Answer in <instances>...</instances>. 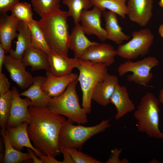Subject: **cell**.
<instances>
[{"mask_svg": "<svg viewBox=\"0 0 163 163\" xmlns=\"http://www.w3.org/2000/svg\"><path fill=\"white\" fill-rule=\"evenodd\" d=\"M11 90V106L6 129L16 127L24 122L29 123L31 118L28 111L30 100L27 97L24 99L21 98L18 91L15 87Z\"/></svg>", "mask_w": 163, "mask_h": 163, "instance_id": "9c48e42d", "label": "cell"}, {"mask_svg": "<svg viewBox=\"0 0 163 163\" xmlns=\"http://www.w3.org/2000/svg\"><path fill=\"white\" fill-rule=\"evenodd\" d=\"M158 99L160 103L163 105V88L161 89L159 92Z\"/></svg>", "mask_w": 163, "mask_h": 163, "instance_id": "ab89813d", "label": "cell"}, {"mask_svg": "<svg viewBox=\"0 0 163 163\" xmlns=\"http://www.w3.org/2000/svg\"><path fill=\"white\" fill-rule=\"evenodd\" d=\"M105 21V30L107 39L118 45H120L124 41L129 40L130 37L125 34L119 24L117 14L110 11H103Z\"/></svg>", "mask_w": 163, "mask_h": 163, "instance_id": "44dd1931", "label": "cell"}, {"mask_svg": "<svg viewBox=\"0 0 163 163\" xmlns=\"http://www.w3.org/2000/svg\"><path fill=\"white\" fill-rule=\"evenodd\" d=\"M110 103L113 104L116 109L117 113L115 118L117 120L135 109V105L129 97L126 87L119 84L111 96Z\"/></svg>", "mask_w": 163, "mask_h": 163, "instance_id": "ffe728a7", "label": "cell"}, {"mask_svg": "<svg viewBox=\"0 0 163 163\" xmlns=\"http://www.w3.org/2000/svg\"><path fill=\"white\" fill-rule=\"evenodd\" d=\"M117 55V50L110 44L98 43L87 48L79 59L103 63L108 67L114 63Z\"/></svg>", "mask_w": 163, "mask_h": 163, "instance_id": "7c38bea8", "label": "cell"}, {"mask_svg": "<svg viewBox=\"0 0 163 163\" xmlns=\"http://www.w3.org/2000/svg\"><path fill=\"white\" fill-rule=\"evenodd\" d=\"M62 2L68 7V16L72 18L75 24L80 22L82 11L93 6L90 0H62Z\"/></svg>", "mask_w": 163, "mask_h": 163, "instance_id": "83f0119b", "label": "cell"}, {"mask_svg": "<svg viewBox=\"0 0 163 163\" xmlns=\"http://www.w3.org/2000/svg\"><path fill=\"white\" fill-rule=\"evenodd\" d=\"M27 150L30 154L31 159L33 160V163H42L41 160L37 158V156L33 150L30 148H28Z\"/></svg>", "mask_w": 163, "mask_h": 163, "instance_id": "f35d334b", "label": "cell"}, {"mask_svg": "<svg viewBox=\"0 0 163 163\" xmlns=\"http://www.w3.org/2000/svg\"><path fill=\"white\" fill-rule=\"evenodd\" d=\"M31 120L27 128L33 146L43 155L53 157L61 152L59 136L65 117L51 111L46 107L29 106Z\"/></svg>", "mask_w": 163, "mask_h": 163, "instance_id": "6da1fadb", "label": "cell"}, {"mask_svg": "<svg viewBox=\"0 0 163 163\" xmlns=\"http://www.w3.org/2000/svg\"><path fill=\"white\" fill-rule=\"evenodd\" d=\"M49 71L53 75L60 76L72 73L73 69L79 63V59L68 56L51 51L47 54Z\"/></svg>", "mask_w": 163, "mask_h": 163, "instance_id": "9a60e30c", "label": "cell"}, {"mask_svg": "<svg viewBox=\"0 0 163 163\" xmlns=\"http://www.w3.org/2000/svg\"><path fill=\"white\" fill-rule=\"evenodd\" d=\"M78 78L82 93V107L87 114L91 111L92 95L96 85L102 81L108 73L107 66L101 63L79 59Z\"/></svg>", "mask_w": 163, "mask_h": 163, "instance_id": "5b68a950", "label": "cell"}, {"mask_svg": "<svg viewBox=\"0 0 163 163\" xmlns=\"http://www.w3.org/2000/svg\"><path fill=\"white\" fill-rule=\"evenodd\" d=\"M27 24L31 32L32 46L41 50L47 54L50 53L51 50L38 21L33 19Z\"/></svg>", "mask_w": 163, "mask_h": 163, "instance_id": "484cf974", "label": "cell"}, {"mask_svg": "<svg viewBox=\"0 0 163 163\" xmlns=\"http://www.w3.org/2000/svg\"><path fill=\"white\" fill-rule=\"evenodd\" d=\"M18 31L15 49H11L8 53L15 58L21 59L24 51L32 46L31 34L27 24L22 21H19Z\"/></svg>", "mask_w": 163, "mask_h": 163, "instance_id": "cb8c5ba5", "label": "cell"}, {"mask_svg": "<svg viewBox=\"0 0 163 163\" xmlns=\"http://www.w3.org/2000/svg\"><path fill=\"white\" fill-rule=\"evenodd\" d=\"M67 11L59 8L38 21L51 51L68 56L70 34Z\"/></svg>", "mask_w": 163, "mask_h": 163, "instance_id": "7a4b0ae2", "label": "cell"}, {"mask_svg": "<svg viewBox=\"0 0 163 163\" xmlns=\"http://www.w3.org/2000/svg\"><path fill=\"white\" fill-rule=\"evenodd\" d=\"M60 151L63 156L62 163H74L71 155L65 147L60 146Z\"/></svg>", "mask_w": 163, "mask_h": 163, "instance_id": "d590c367", "label": "cell"}, {"mask_svg": "<svg viewBox=\"0 0 163 163\" xmlns=\"http://www.w3.org/2000/svg\"><path fill=\"white\" fill-rule=\"evenodd\" d=\"M46 79V77L42 76L34 77L32 84L25 91L20 93V96L26 97L30 100V106L40 107L47 106L52 97L42 89V86Z\"/></svg>", "mask_w": 163, "mask_h": 163, "instance_id": "d6986e66", "label": "cell"}, {"mask_svg": "<svg viewBox=\"0 0 163 163\" xmlns=\"http://www.w3.org/2000/svg\"><path fill=\"white\" fill-rule=\"evenodd\" d=\"M42 163H62L50 155H42L39 157Z\"/></svg>", "mask_w": 163, "mask_h": 163, "instance_id": "8d00e7d4", "label": "cell"}, {"mask_svg": "<svg viewBox=\"0 0 163 163\" xmlns=\"http://www.w3.org/2000/svg\"><path fill=\"white\" fill-rule=\"evenodd\" d=\"M21 60L26 66L31 67L32 71L40 70H49L47 54L32 46L24 51Z\"/></svg>", "mask_w": 163, "mask_h": 163, "instance_id": "603a6c76", "label": "cell"}, {"mask_svg": "<svg viewBox=\"0 0 163 163\" xmlns=\"http://www.w3.org/2000/svg\"><path fill=\"white\" fill-rule=\"evenodd\" d=\"M34 11L41 18L59 8L60 0H30Z\"/></svg>", "mask_w": 163, "mask_h": 163, "instance_id": "f1b7e54d", "label": "cell"}, {"mask_svg": "<svg viewBox=\"0 0 163 163\" xmlns=\"http://www.w3.org/2000/svg\"><path fill=\"white\" fill-rule=\"evenodd\" d=\"M11 11V14L19 21L27 24L33 20L31 5L27 2H18Z\"/></svg>", "mask_w": 163, "mask_h": 163, "instance_id": "4dcf8cb0", "label": "cell"}, {"mask_svg": "<svg viewBox=\"0 0 163 163\" xmlns=\"http://www.w3.org/2000/svg\"><path fill=\"white\" fill-rule=\"evenodd\" d=\"M110 119L103 120L94 126H85L75 125L67 120L62 127L59 136V143L61 146L66 148L79 149L93 136L105 131L111 126Z\"/></svg>", "mask_w": 163, "mask_h": 163, "instance_id": "8992f818", "label": "cell"}, {"mask_svg": "<svg viewBox=\"0 0 163 163\" xmlns=\"http://www.w3.org/2000/svg\"><path fill=\"white\" fill-rule=\"evenodd\" d=\"M159 64V61L156 58L149 56L136 62L128 60L120 64L117 71L120 76L127 72H132V74L127 76V79L129 82L150 87L148 85L153 77L151 71Z\"/></svg>", "mask_w": 163, "mask_h": 163, "instance_id": "52a82bcc", "label": "cell"}, {"mask_svg": "<svg viewBox=\"0 0 163 163\" xmlns=\"http://www.w3.org/2000/svg\"><path fill=\"white\" fill-rule=\"evenodd\" d=\"M121 149H118L117 148H115L111 151L112 155L106 163H128L129 161L126 159L120 160L119 158V156L121 152Z\"/></svg>", "mask_w": 163, "mask_h": 163, "instance_id": "836d02e7", "label": "cell"}, {"mask_svg": "<svg viewBox=\"0 0 163 163\" xmlns=\"http://www.w3.org/2000/svg\"><path fill=\"white\" fill-rule=\"evenodd\" d=\"M158 32L160 35L163 38V24L159 26Z\"/></svg>", "mask_w": 163, "mask_h": 163, "instance_id": "60d3db41", "label": "cell"}, {"mask_svg": "<svg viewBox=\"0 0 163 163\" xmlns=\"http://www.w3.org/2000/svg\"><path fill=\"white\" fill-rule=\"evenodd\" d=\"M20 21L12 14H1L0 18V41L6 53L11 48L12 40L17 37L18 24Z\"/></svg>", "mask_w": 163, "mask_h": 163, "instance_id": "ac0fdd59", "label": "cell"}, {"mask_svg": "<svg viewBox=\"0 0 163 163\" xmlns=\"http://www.w3.org/2000/svg\"><path fill=\"white\" fill-rule=\"evenodd\" d=\"M3 65L9 73L11 80L21 89L28 88L33 83L34 77L26 70V67L21 59L6 55Z\"/></svg>", "mask_w": 163, "mask_h": 163, "instance_id": "8fae6325", "label": "cell"}, {"mask_svg": "<svg viewBox=\"0 0 163 163\" xmlns=\"http://www.w3.org/2000/svg\"><path fill=\"white\" fill-rule=\"evenodd\" d=\"M132 38L127 43L119 45L117 55L131 60L145 56L149 52L154 40V36L149 28L133 32Z\"/></svg>", "mask_w": 163, "mask_h": 163, "instance_id": "ba28073f", "label": "cell"}, {"mask_svg": "<svg viewBox=\"0 0 163 163\" xmlns=\"http://www.w3.org/2000/svg\"><path fill=\"white\" fill-rule=\"evenodd\" d=\"M46 79L42 86L43 91L51 97L60 95L66 90L69 84L78 79V75L75 73L60 76L53 74L49 70L46 71Z\"/></svg>", "mask_w": 163, "mask_h": 163, "instance_id": "5bb4252c", "label": "cell"}, {"mask_svg": "<svg viewBox=\"0 0 163 163\" xmlns=\"http://www.w3.org/2000/svg\"><path fill=\"white\" fill-rule=\"evenodd\" d=\"M85 34L79 23L75 24L70 34L69 49L73 51L74 57L78 59L88 47L99 43L91 41Z\"/></svg>", "mask_w": 163, "mask_h": 163, "instance_id": "7402d4cb", "label": "cell"}, {"mask_svg": "<svg viewBox=\"0 0 163 163\" xmlns=\"http://www.w3.org/2000/svg\"><path fill=\"white\" fill-rule=\"evenodd\" d=\"M28 123L24 122L21 124L14 127L7 128L5 133L12 147L21 151L26 147L33 150L39 157L42 154L34 147L30 142L27 128Z\"/></svg>", "mask_w": 163, "mask_h": 163, "instance_id": "2e32d148", "label": "cell"}, {"mask_svg": "<svg viewBox=\"0 0 163 163\" xmlns=\"http://www.w3.org/2000/svg\"><path fill=\"white\" fill-rule=\"evenodd\" d=\"M11 91L0 95V126L1 129L5 131L11 110Z\"/></svg>", "mask_w": 163, "mask_h": 163, "instance_id": "f546056e", "label": "cell"}, {"mask_svg": "<svg viewBox=\"0 0 163 163\" xmlns=\"http://www.w3.org/2000/svg\"><path fill=\"white\" fill-rule=\"evenodd\" d=\"M5 50L2 45L0 43V73L2 72V69L6 55Z\"/></svg>", "mask_w": 163, "mask_h": 163, "instance_id": "74e56055", "label": "cell"}, {"mask_svg": "<svg viewBox=\"0 0 163 163\" xmlns=\"http://www.w3.org/2000/svg\"><path fill=\"white\" fill-rule=\"evenodd\" d=\"M78 81V79L73 81L62 94L51 97L47 107L53 112L66 117L73 123L84 124L88 121L87 114L79 103L76 89Z\"/></svg>", "mask_w": 163, "mask_h": 163, "instance_id": "277c9868", "label": "cell"}, {"mask_svg": "<svg viewBox=\"0 0 163 163\" xmlns=\"http://www.w3.org/2000/svg\"><path fill=\"white\" fill-rule=\"evenodd\" d=\"M153 2V0H128L126 5L129 20L140 26H145L152 16Z\"/></svg>", "mask_w": 163, "mask_h": 163, "instance_id": "4fadbf2b", "label": "cell"}, {"mask_svg": "<svg viewBox=\"0 0 163 163\" xmlns=\"http://www.w3.org/2000/svg\"><path fill=\"white\" fill-rule=\"evenodd\" d=\"M19 0H0V12L1 14H6L11 11L13 7Z\"/></svg>", "mask_w": 163, "mask_h": 163, "instance_id": "d6a6232c", "label": "cell"}, {"mask_svg": "<svg viewBox=\"0 0 163 163\" xmlns=\"http://www.w3.org/2000/svg\"><path fill=\"white\" fill-rule=\"evenodd\" d=\"M5 146V152L2 162L19 163L24 161L31 159L29 152L24 153L13 148L11 144L5 131L1 130Z\"/></svg>", "mask_w": 163, "mask_h": 163, "instance_id": "d4e9b609", "label": "cell"}, {"mask_svg": "<svg viewBox=\"0 0 163 163\" xmlns=\"http://www.w3.org/2000/svg\"><path fill=\"white\" fill-rule=\"evenodd\" d=\"M10 85V82L5 75L2 72L0 73V95L9 91Z\"/></svg>", "mask_w": 163, "mask_h": 163, "instance_id": "e575fe53", "label": "cell"}, {"mask_svg": "<svg viewBox=\"0 0 163 163\" xmlns=\"http://www.w3.org/2000/svg\"><path fill=\"white\" fill-rule=\"evenodd\" d=\"M71 155L74 163H101L89 155L78 151L76 149L65 148Z\"/></svg>", "mask_w": 163, "mask_h": 163, "instance_id": "1f68e13d", "label": "cell"}, {"mask_svg": "<svg viewBox=\"0 0 163 163\" xmlns=\"http://www.w3.org/2000/svg\"><path fill=\"white\" fill-rule=\"evenodd\" d=\"M160 103L152 93L147 92L141 97L133 115L138 121L139 131L150 138L163 139V133L159 128Z\"/></svg>", "mask_w": 163, "mask_h": 163, "instance_id": "3957f363", "label": "cell"}, {"mask_svg": "<svg viewBox=\"0 0 163 163\" xmlns=\"http://www.w3.org/2000/svg\"><path fill=\"white\" fill-rule=\"evenodd\" d=\"M93 6L103 11L108 9L116 13L123 19L127 15L126 2L127 0H90Z\"/></svg>", "mask_w": 163, "mask_h": 163, "instance_id": "4316f807", "label": "cell"}, {"mask_svg": "<svg viewBox=\"0 0 163 163\" xmlns=\"http://www.w3.org/2000/svg\"><path fill=\"white\" fill-rule=\"evenodd\" d=\"M103 11L97 7L94 6L90 10H83L81 13L80 21L85 34L94 35L100 40L104 41L107 39L105 29L101 26V18Z\"/></svg>", "mask_w": 163, "mask_h": 163, "instance_id": "30bf717a", "label": "cell"}, {"mask_svg": "<svg viewBox=\"0 0 163 163\" xmlns=\"http://www.w3.org/2000/svg\"><path fill=\"white\" fill-rule=\"evenodd\" d=\"M118 84L117 76L107 73L95 86L92 99L102 106H106L110 103L111 96Z\"/></svg>", "mask_w": 163, "mask_h": 163, "instance_id": "e0dca14e", "label": "cell"}, {"mask_svg": "<svg viewBox=\"0 0 163 163\" xmlns=\"http://www.w3.org/2000/svg\"><path fill=\"white\" fill-rule=\"evenodd\" d=\"M159 4L160 6L163 8V0H160Z\"/></svg>", "mask_w": 163, "mask_h": 163, "instance_id": "b9f144b4", "label": "cell"}]
</instances>
